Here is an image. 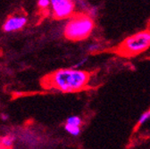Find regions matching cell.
Segmentation results:
<instances>
[{
    "instance_id": "1",
    "label": "cell",
    "mask_w": 150,
    "mask_h": 149,
    "mask_svg": "<svg viewBox=\"0 0 150 149\" xmlns=\"http://www.w3.org/2000/svg\"><path fill=\"white\" fill-rule=\"evenodd\" d=\"M92 75L93 71L60 69L45 76L41 81V84L47 89L58 90L64 93L79 92L88 88Z\"/></svg>"
},
{
    "instance_id": "2",
    "label": "cell",
    "mask_w": 150,
    "mask_h": 149,
    "mask_svg": "<svg viewBox=\"0 0 150 149\" xmlns=\"http://www.w3.org/2000/svg\"><path fill=\"white\" fill-rule=\"evenodd\" d=\"M150 47V30H145L133 34L119 45H117L112 52L122 57H133L142 54Z\"/></svg>"
},
{
    "instance_id": "3",
    "label": "cell",
    "mask_w": 150,
    "mask_h": 149,
    "mask_svg": "<svg viewBox=\"0 0 150 149\" xmlns=\"http://www.w3.org/2000/svg\"><path fill=\"white\" fill-rule=\"evenodd\" d=\"M95 28L93 18L86 13L73 14L64 27V37L71 41H81L88 39Z\"/></svg>"
},
{
    "instance_id": "4",
    "label": "cell",
    "mask_w": 150,
    "mask_h": 149,
    "mask_svg": "<svg viewBox=\"0 0 150 149\" xmlns=\"http://www.w3.org/2000/svg\"><path fill=\"white\" fill-rule=\"evenodd\" d=\"M51 6L54 19H66L73 15L75 3L71 0H52Z\"/></svg>"
},
{
    "instance_id": "5",
    "label": "cell",
    "mask_w": 150,
    "mask_h": 149,
    "mask_svg": "<svg viewBox=\"0 0 150 149\" xmlns=\"http://www.w3.org/2000/svg\"><path fill=\"white\" fill-rule=\"evenodd\" d=\"M27 23V18L22 15H13L9 18L3 25V30L6 32H12L22 30Z\"/></svg>"
},
{
    "instance_id": "6",
    "label": "cell",
    "mask_w": 150,
    "mask_h": 149,
    "mask_svg": "<svg viewBox=\"0 0 150 149\" xmlns=\"http://www.w3.org/2000/svg\"><path fill=\"white\" fill-rule=\"evenodd\" d=\"M14 143V137L7 135L0 138V149H12Z\"/></svg>"
},
{
    "instance_id": "7",
    "label": "cell",
    "mask_w": 150,
    "mask_h": 149,
    "mask_svg": "<svg viewBox=\"0 0 150 149\" xmlns=\"http://www.w3.org/2000/svg\"><path fill=\"white\" fill-rule=\"evenodd\" d=\"M148 119H150V109H149L148 111L145 112V113L140 116L139 120L138 121V123H137V124H136V126H135L134 130H138V129H139V128L143 123H145Z\"/></svg>"
},
{
    "instance_id": "8",
    "label": "cell",
    "mask_w": 150,
    "mask_h": 149,
    "mask_svg": "<svg viewBox=\"0 0 150 149\" xmlns=\"http://www.w3.org/2000/svg\"><path fill=\"white\" fill-rule=\"evenodd\" d=\"M65 130L70 134H71L72 136H78L81 132V127L65 124Z\"/></svg>"
},
{
    "instance_id": "9",
    "label": "cell",
    "mask_w": 150,
    "mask_h": 149,
    "mask_svg": "<svg viewBox=\"0 0 150 149\" xmlns=\"http://www.w3.org/2000/svg\"><path fill=\"white\" fill-rule=\"evenodd\" d=\"M66 124L81 127V119L78 116H71L66 120Z\"/></svg>"
},
{
    "instance_id": "10",
    "label": "cell",
    "mask_w": 150,
    "mask_h": 149,
    "mask_svg": "<svg viewBox=\"0 0 150 149\" xmlns=\"http://www.w3.org/2000/svg\"><path fill=\"white\" fill-rule=\"evenodd\" d=\"M50 4H51V1H49V0H39V1H38V6H39V7L41 10L47 9Z\"/></svg>"
},
{
    "instance_id": "11",
    "label": "cell",
    "mask_w": 150,
    "mask_h": 149,
    "mask_svg": "<svg viewBox=\"0 0 150 149\" xmlns=\"http://www.w3.org/2000/svg\"><path fill=\"white\" fill-rule=\"evenodd\" d=\"M0 117H1V119H2L3 121H6V120L9 118V116H8L7 114H2Z\"/></svg>"
}]
</instances>
